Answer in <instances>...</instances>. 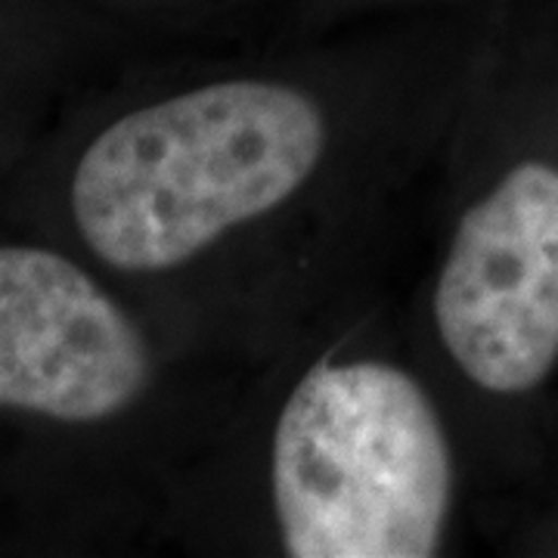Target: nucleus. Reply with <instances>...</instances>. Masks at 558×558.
I'll use <instances>...</instances> for the list:
<instances>
[{
    "instance_id": "1",
    "label": "nucleus",
    "mask_w": 558,
    "mask_h": 558,
    "mask_svg": "<svg viewBox=\"0 0 558 558\" xmlns=\"http://www.w3.org/2000/svg\"><path fill=\"white\" fill-rule=\"evenodd\" d=\"M326 149L307 94L270 81H220L109 124L81 156L72 211L106 264L178 267L227 230L289 199Z\"/></svg>"
},
{
    "instance_id": "2",
    "label": "nucleus",
    "mask_w": 558,
    "mask_h": 558,
    "mask_svg": "<svg viewBox=\"0 0 558 558\" xmlns=\"http://www.w3.org/2000/svg\"><path fill=\"white\" fill-rule=\"evenodd\" d=\"M270 475L289 556L438 553L453 497L450 444L435 403L398 366H314L279 413Z\"/></svg>"
},
{
    "instance_id": "3",
    "label": "nucleus",
    "mask_w": 558,
    "mask_h": 558,
    "mask_svg": "<svg viewBox=\"0 0 558 558\" xmlns=\"http://www.w3.org/2000/svg\"><path fill=\"white\" fill-rule=\"evenodd\" d=\"M444 348L490 395H524L558 363V168L524 161L457 227L435 292Z\"/></svg>"
},
{
    "instance_id": "4",
    "label": "nucleus",
    "mask_w": 558,
    "mask_h": 558,
    "mask_svg": "<svg viewBox=\"0 0 558 558\" xmlns=\"http://www.w3.org/2000/svg\"><path fill=\"white\" fill-rule=\"evenodd\" d=\"M149 348L94 279L62 255L0 248V407L100 422L149 385Z\"/></svg>"
}]
</instances>
